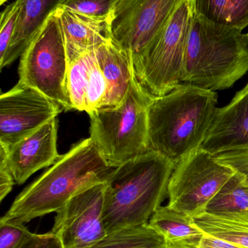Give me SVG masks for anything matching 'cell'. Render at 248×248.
<instances>
[{"instance_id": "1", "label": "cell", "mask_w": 248, "mask_h": 248, "mask_svg": "<svg viewBox=\"0 0 248 248\" xmlns=\"http://www.w3.org/2000/svg\"><path fill=\"white\" fill-rule=\"evenodd\" d=\"M113 170L91 139L82 140L27 186L1 220L24 224L57 213L79 191L106 182Z\"/></svg>"}, {"instance_id": "2", "label": "cell", "mask_w": 248, "mask_h": 248, "mask_svg": "<svg viewBox=\"0 0 248 248\" xmlns=\"http://www.w3.org/2000/svg\"><path fill=\"white\" fill-rule=\"evenodd\" d=\"M215 91L183 83L148 108L149 151L177 164L200 148L217 109Z\"/></svg>"}, {"instance_id": "3", "label": "cell", "mask_w": 248, "mask_h": 248, "mask_svg": "<svg viewBox=\"0 0 248 248\" xmlns=\"http://www.w3.org/2000/svg\"><path fill=\"white\" fill-rule=\"evenodd\" d=\"M176 166L165 156L148 151L115 168L105 189L103 217L106 232L148 224L167 196Z\"/></svg>"}, {"instance_id": "4", "label": "cell", "mask_w": 248, "mask_h": 248, "mask_svg": "<svg viewBox=\"0 0 248 248\" xmlns=\"http://www.w3.org/2000/svg\"><path fill=\"white\" fill-rule=\"evenodd\" d=\"M194 13L182 82L230 88L248 71V34Z\"/></svg>"}, {"instance_id": "5", "label": "cell", "mask_w": 248, "mask_h": 248, "mask_svg": "<svg viewBox=\"0 0 248 248\" xmlns=\"http://www.w3.org/2000/svg\"><path fill=\"white\" fill-rule=\"evenodd\" d=\"M152 98L135 75L119 105L89 113L90 138L111 167L149 151L148 108Z\"/></svg>"}, {"instance_id": "6", "label": "cell", "mask_w": 248, "mask_h": 248, "mask_svg": "<svg viewBox=\"0 0 248 248\" xmlns=\"http://www.w3.org/2000/svg\"><path fill=\"white\" fill-rule=\"evenodd\" d=\"M68 69L65 41L55 10L20 56L18 81L68 111L73 109L66 90Z\"/></svg>"}, {"instance_id": "7", "label": "cell", "mask_w": 248, "mask_h": 248, "mask_svg": "<svg viewBox=\"0 0 248 248\" xmlns=\"http://www.w3.org/2000/svg\"><path fill=\"white\" fill-rule=\"evenodd\" d=\"M193 16L190 0H183L160 37L134 65L137 80L153 97L165 95L182 83Z\"/></svg>"}, {"instance_id": "8", "label": "cell", "mask_w": 248, "mask_h": 248, "mask_svg": "<svg viewBox=\"0 0 248 248\" xmlns=\"http://www.w3.org/2000/svg\"><path fill=\"white\" fill-rule=\"evenodd\" d=\"M234 173L211 153L198 149L176 164L169 180L167 205L192 218L201 215Z\"/></svg>"}, {"instance_id": "9", "label": "cell", "mask_w": 248, "mask_h": 248, "mask_svg": "<svg viewBox=\"0 0 248 248\" xmlns=\"http://www.w3.org/2000/svg\"><path fill=\"white\" fill-rule=\"evenodd\" d=\"M183 0H118L111 19V38L135 65L157 40Z\"/></svg>"}, {"instance_id": "10", "label": "cell", "mask_w": 248, "mask_h": 248, "mask_svg": "<svg viewBox=\"0 0 248 248\" xmlns=\"http://www.w3.org/2000/svg\"><path fill=\"white\" fill-rule=\"evenodd\" d=\"M106 182L81 189L56 213L53 233L64 248H91L106 235L103 224Z\"/></svg>"}, {"instance_id": "11", "label": "cell", "mask_w": 248, "mask_h": 248, "mask_svg": "<svg viewBox=\"0 0 248 248\" xmlns=\"http://www.w3.org/2000/svg\"><path fill=\"white\" fill-rule=\"evenodd\" d=\"M63 111L40 92L18 81L0 96V146L12 147Z\"/></svg>"}, {"instance_id": "12", "label": "cell", "mask_w": 248, "mask_h": 248, "mask_svg": "<svg viewBox=\"0 0 248 248\" xmlns=\"http://www.w3.org/2000/svg\"><path fill=\"white\" fill-rule=\"evenodd\" d=\"M57 135L58 118L55 117L12 147L5 149L0 146L5 151L16 184L25 183L33 173L58 160Z\"/></svg>"}, {"instance_id": "13", "label": "cell", "mask_w": 248, "mask_h": 248, "mask_svg": "<svg viewBox=\"0 0 248 248\" xmlns=\"http://www.w3.org/2000/svg\"><path fill=\"white\" fill-rule=\"evenodd\" d=\"M200 148L213 155L248 148V83L230 104L217 108Z\"/></svg>"}, {"instance_id": "14", "label": "cell", "mask_w": 248, "mask_h": 248, "mask_svg": "<svg viewBox=\"0 0 248 248\" xmlns=\"http://www.w3.org/2000/svg\"><path fill=\"white\" fill-rule=\"evenodd\" d=\"M66 90L74 110L89 114L103 107L107 89L95 49L68 64Z\"/></svg>"}, {"instance_id": "15", "label": "cell", "mask_w": 248, "mask_h": 248, "mask_svg": "<svg viewBox=\"0 0 248 248\" xmlns=\"http://www.w3.org/2000/svg\"><path fill=\"white\" fill-rule=\"evenodd\" d=\"M65 41L68 64L111 38V19H98L60 5L55 10Z\"/></svg>"}, {"instance_id": "16", "label": "cell", "mask_w": 248, "mask_h": 248, "mask_svg": "<svg viewBox=\"0 0 248 248\" xmlns=\"http://www.w3.org/2000/svg\"><path fill=\"white\" fill-rule=\"evenodd\" d=\"M95 52L107 89L101 108L116 106L126 95L135 76L132 58L112 38L98 46Z\"/></svg>"}, {"instance_id": "17", "label": "cell", "mask_w": 248, "mask_h": 248, "mask_svg": "<svg viewBox=\"0 0 248 248\" xmlns=\"http://www.w3.org/2000/svg\"><path fill=\"white\" fill-rule=\"evenodd\" d=\"M20 12L13 39L4 58L0 61L2 69L20 58L35 35L63 0H19Z\"/></svg>"}, {"instance_id": "18", "label": "cell", "mask_w": 248, "mask_h": 248, "mask_svg": "<svg viewBox=\"0 0 248 248\" xmlns=\"http://www.w3.org/2000/svg\"><path fill=\"white\" fill-rule=\"evenodd\" d=\"M149 225L170 243L198 244L205 233L195 225L193 218L169 207H159L151 216Z\"/></svg>"}, {"instance_id": "19", "label": "cell", "mask_w": 248, "mask_h": 248, "mask_svg": "<svg viewBox=\"0 0 248 248\" xmlns=\"http://www.w3.org/2000/svg\"><path fill=\"white\" fill-rule=\"evenodd\" d=\"M205 213L211 215L248 217V182L236 171L211 199Z\"/></svg>"}, {"instance_id": "20", "label": "cell", "mask_w": 248, "mask_h": 248, "mask_svg": "<svg viewBox=\"0 0 248 248\" xmlns=\"http://www.w3.org/2000/svg\"><path fill=\"white\" fill-rule=\"evenodd\" d=\"M194 13L237 29L248 27V0H190Z\"/></svg>"}, {"instance_id": "21", "label": "cell", "mask_w": 248, "mask_h": 248, "mask_svg": "<svg viewBox=\"0 0 248 248\" xmlns=\"http://www.w3.org/2000/svg\"><path fill=\"white\" fill-rule=\"evenodd\" d=\"M193 220L205 234L248 248V217H221L204 213Z\"/></svg>"}, {"instance_id": "22", "label": "cell", "mask_w": 248, "mask_h": 248, "mask_svg": "<svg viewBox=\"0 0 248 248\" xmlns=\"http://www.w3.org/2000/svg\"><path fill=\"white\" fill-rule=\"evenodd\" d=\"M91 248H167L165 240L148 224L107 233Z\"/></svg>"}, {"instance_id": "23", "label": "cell", "mask_w": 248, "mask_h": 248, "mask_svg": "<svg viewBox=\"0 0 248 248\" xmlns=\"http://www.w3.org/2000/svg\"><path fill=\"white\" fill-rule=\"evenodd\" d=\"M118 0H63L61 6L98 19H111Z\"/></svg>"}, {"instance_id": "24", "label": "cell", "mask_w": 248, "mask_h": 248, "mask_svg": "<svg viewBox=\"0 0 248 248\" xmlns=\"http://www.w3.org/2000/svg\"><path fill=\"white\" fill-rule=\"evenodd\" d=\"M20 2L16 0L1 12L0 16V61L4 58L13 39L20 12Z\"/></svg>"}, {"instance_id": "25", "label": "cell", "mask_w": 248, "mask_h": 248, "mask_svg": "<svg viewBox=\"0 0 248 248\" xmlns=\"http://www.w3.org/2000/svg\"><path fill=\"white\" fill-rule=\"evenodd\" d=\"M33 234L24 224L0 220V248H21Z\"/></svg>"}, {"instance_id": "26", "label": "cell", "mask_w": 248, "mask_h": 248, "mask_svg": "<svg viewBox=\"0 0 248 248\" xmlns=\"http://www.w3.org/2000/svg\"><path fill=\"white\" fill-rule=\"evenodd\" d=\"M214 156L218 161L243 173L248 182V148L227 152Z\"/></svg>"}, {"instance_id": "27", "label": "cell", "mask_w": 248, "mask_h": 248, "mask_svg": "<svg viewBox=\"0 0 248 248\" xmlns=\"http://www.w3.org/2000/svg\"><path fill=\"white\" fill-rule=\"evenodd\" d=\"M16 184L6 159L5 151L0 147V201H2Z\"/></svg>"}, {"instance_id": "28", "label": "cell", "mask_w": 248, "mask_h": 248, "mask_svg": "<svg viewBox=\"0 0 248 248\" xmlns=\"http://www.w3.org/2000/svg\"><path fill=\"white\" fill-rule=\"evenodd\" d=\"M21 248H64L58 237L50 232L47 234H37L33 233V235L27 240Z\"/></svg>"}, {"instance_id": "29", "label": "cell", "mask_w": 248, "mask_h": 248, "mask_svg": "<svg viewBox=\"0 0 248 248\" xmlns=\"http://www.w3.org/2000/svg\"><path fill=\"white\" fill-rule=\"evenodd\" d=\"M198 248H243L227 240L217 238L208 234H204L199 240Z\"/></svg>"}, {"instance_id": "30", "label": "cell", "mask_w": 248, "mask_h": 248, "mask_svg": "<svg viewBox=\"0 0 248 248\" xmlns=\"http://www.w3.org/2000/svg\"><path fill=\"white\" fill-rule=\"evenodd\" d=\"M196 243H179L166 245L167 248H198Z\"/></svg>"}, {"instance_id": "31", "label": "cell", "mask_w": 248, "mask_h": 248, "mask_svg": "<svg viewBox=\"0 0 248 248\" xmlns=\"http://www.w3.org/2000/svg\"><path fill=\"white\" fill-rule=\"evenodd\" d=\"M7 1V0H1V4L2 5L4 4V1Z\"/></svg>"}]
</instances>
